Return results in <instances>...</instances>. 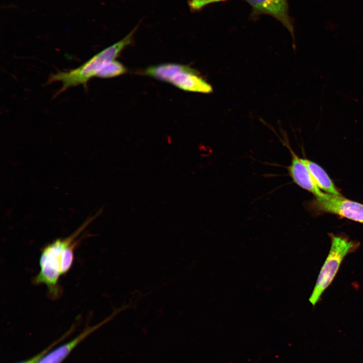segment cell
Here are the masks:
<instances>
[{
	"label": "cell",
	"instance_id": "cell-11",
	"mask_svg": "<svg viewBox=\"0 0 363 363\" xmlns=\"http://www.w3.org/2000/svg\"><path fill=\"white\" fill-rule=\"evenodd\" d=\"M126 68L119 62L113 60L104 66L98 73L96 77L110 78L125 73Z\"/></svg>",
	"mask_w": 363,
	"mask_h": 363
},
{
	"label": "cell",
	"instance_id": "cell-4",
	"mask_svg": "<svg viewBox=\"0 0 363 363\" xmlns=\"http://www.w3.org/2000/svg\"><path fill=\"white\" fill-rule=\"evenodd\" d=\"M311 205L319 211L331 213L363 222V204L347 199L341 195L324 193L322 196L316 197Z\"/></svg>",
	"mask_w": 363,
	"mask_h": 363
},
{
	"label": "cell",
	"instance_id": "cell-3",
	"mask_svg": "<svg viewBox=\"0 0 363 363\" xmlns=\"http://www.w3.org/2000/svg\"><path fill=\"white\" fill-rule=\"evenodd\" d=\"M331 241L329 253L321 269L309 298L313 306L316 304L324 290L332 282L343 258L355 247L352 241L340 236H333Z\"/></svg>",
	"mask_w": 363,
	"mask_h": 363
},
{
	"label": "cell",
	"instance_id": "cell-8",
	"mask_svg": "<svg viewBox=\"0 0 363 363\" xmlns=\"http://www.w3.org/2000/svg\"><path fill=\"white\" fill-rule=\"evenodd\" d=\"M169 83L187 91L203 93H210L213 91L212 86L199 76L197 71L193 68L177 74Z\"/></svg>",
	"mask_w": 363,
	"mask_h": 363
},
{
	"label": "cell",
	"instance_id": "cell-12",
	"mask_svg": "<svg viewBox=\"0 0 363 363\" xmlns=\"http://www.w3.org/2000/svg\"><path fill=\"white\" fill-rule=\"evenodd\" d=\"M70 330L69 332H68L67 333L65 334L64 336H63L61 338H59L58 340L55 341L54 342H52L50 345H49L47 348L44 349L43 350H42L41 352H39L37 354L35 355V356H33L32 357L29 358V359H27L25 360H24L23 361H21L20 362L17 363H37V362L40 360V359L46 353H47L48 351H49L54 346H55L57 344L61 342L64 338H65L70 333Z\"/></svg>",
	"mask_w": 363,
	"mask_h": 363
},
{
	"label": "cell",
	"instance_id": "cell-10",
	"mask_svg": "<svg viewBox=\"0 0 363 363\" xmlns=\"http://www.w3.org/2000/svg\"><path fill=\"white\" fill-rule=\"evenodd\" d=\"M301 160L308 167L315 182L320 190H324L329 194L341 195L329 176L322 168L307 159L301 158Z\"/></svg>",
	"mask_w": 363,
	"mask_h": 363
},
{
	"label": "cell",
	"instance_id": "cell-5",
	"mask_svg": "<svg viewBox=\"0 0 363 363\" xmlns=\"http://www.w3.org/2000/svg\"><path fill=\"white\" fill-rule=\"evenodd\" d=\"M252 8V17L270 15L279 21L293 37V27L288 15L287 0H246Z\"/></svg>",
	"mask_w": 363,
	"mask_h": 363
},
{
	"label": "cell",
	"instance_id": "cell-1",
	"mask_svg": "<svg viewBox=\"0 0 363 363\" xmlns=\"http://www.w3.org/2000/svg\"><path fill=\"white\" fill-rule=\"evenodd\" d=\"M99 214L98 212L88 218L70 235L56 239L42 250L39 261V271L33 282L36 284L45 285L51 298L56 299L61 294L59 279L73 265L78 237Z\"/></svg>",
	"mask_w": 363,
	"mask_h": 363
},
{
	"label": "cell",
	"instance_id": "cell-6",
	"mask_svg": "<svg viewBox=\"0 0 363 363\" xmlns=\"http://www.w3.org/2000/svg\"><path fill=\"white\" fill-rule=\"evenodd\" d=\"M291 160L287 167L288 173L293 181L301 188L313 193L316 197L322 196V192L315 182L307 165L295 153L290 150Z\"/></svg>",
	"mask_w": 363,
	"mask_h": 363
},
{
	"label": "cell",
	"instance_id": "cell-9",
	"mask_svg": "<svg viewBox=\"0 0 363 363\" xmlns=\"http://www.w3.org/2000/svg\"><path fill=\"white\" fill-rule=\"evenodd\" d=\"M192 69L186 65L168 63L149 67L144 71L143 73L158 80L169 83L177 74Z\"/></svg>",
	"mask_w": 363,
	"mask_h": 363
},
{
	"label": "cell",
	"instance_id": "cell-2",
	"mask_svg": "<svg viewBox=\"0 0 363 363\" xmlns=\"http://www.w3.org/2000/svg\"><path fill=\"white\" fill-rule=\"evenodd\" d=\"M139 24L136 25L122 39L97 53L79 67L67 71H59L52 74L48 78V84L55 81H60L63 84L62 87L54 96L72 87L80 85L86 87L88 81L96 77L104 66L115 60L125 48L133 43L134 35Z\"/></svg>",
	"mask_w": 363,
	"mask_h": 363
},
{
	"label": "cell",
	"instance_id": "cell-13",
	"mask_svg": "<svg viewBox=\"0 0 363 363\" xmlns=\"http://www.w3.org/2000/svg\"><path fill=\"white\" fill-rule=\"evenodd\" d=\"M225 1L226 0H189L188 4L191 12H196L210 4Z\"/></svg>",
	"mask_w": 363,
	"mask_h": 363
},
{
	"label": "cell",
	"instance_id": "cell-7",
	"mask_svg": "<svg viewBox=\"0 0 363 363\" xmlns=\"http://www.w3.org/2000/svg\"><path fill=\"white\" fill-rule=\"evenodd\" d=\"M106 321L86 328L73 339L48 351L37 363H61L81 341Z\"/></svg>",
	"mask_w": 363,
	"mask_h": 363
}]
</instances>
